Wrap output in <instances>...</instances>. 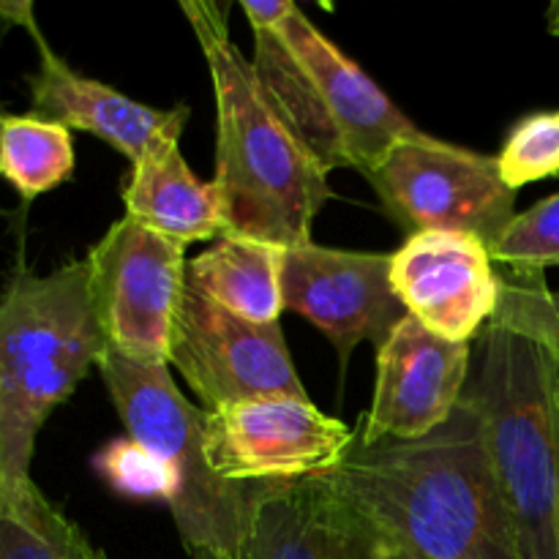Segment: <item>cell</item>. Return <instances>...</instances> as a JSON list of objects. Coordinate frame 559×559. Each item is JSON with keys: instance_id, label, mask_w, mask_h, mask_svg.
<instances>
[{"instance_id": "obj_1", "label": "cell", "mask_w": 559, "mask_h": 559, "mask_svg": "<svg viewBox=\"0 0 559 559\" xmlns=\"http://www.w3.org/2000/svg\"><path fill=\"white\" fill-rule=\"evenodd\" d=\"M317 489L328 513L366 538L424 559H522L484 420L462 396L456 413L420 440L353 451Z\"/></svg>"}, {"instance_id": "obj_2", "label": "cell", "mask_w": 559, "mask_h": 559, "mask_svg": "<svg viewBox=\"0 0 559 559\" xmlns=\"http://www.w3.org/2000/svg\"><path fill=\"white\" fill-rule=\"evenodd\" d=\"M205 52L216 96V175L227 235L295 249L333 197L328 169L273 109L251 60L233 44L227 3H180Z\"/></svg>"}, {"instance_id": "obj_3", "label": "cell", "mask_w": 559, "mask_h": 559, "mask_svg": "<svg viewBox=\"0 0 559 559\" xmlns=\"http://www.w3.org/2000/svg\"><path fill=\"white\" fill-rule=\"evenodd\" d=\"M107 338L91 293V265L74 260L38 276L16 262L0 295V486L33 484L36 437L98 366Z\"/></svg>"}, {"instance_id": "obj_4", "label": "cell", "mask_w": 559, "mask_h": 559, "mask_svg": "<svg viewBox=\"0 0 559 559\" xmlns=\"http://www.w3.org/2000/svg\"><path fill=\"white\" fill-rule=\"evenodd\" d=\"M464 399L478 409L522 559H559V420L551 349L491 320Z\"/></svg>"}, {"instance_id": "obj_5", "label": "cell", "mask_w": 559, "mask_h": 559, "mask_svg": "<svg viewBox=\"0 0 559 559\" xmlns=\"http://www.w3.org/2000/svg\"><path fill=\"white\" fill-rule=\"evenodd\" d=\"M96 369L131 440L178 475V500L169 511L186 551L233 555L249 527L257 486L229 484L213 473L205 456V409L178 391L167 364H142L104 349Z\"/></svg>"}, {"instance_id": "obj_6", "label": "cell", "mask_w": 559, "mask_h": 559, "mask_svg": "<svg viewBox=\"0 0 559 559\" xmlns=\"http://www.w3.org/2000/svg\"><path fill=\"white\" fill-rule=\"evenodd\" d=\"M393 222L409 235L462 233L491 246L516 218L497 156L415 131L364 175Z\"/></svg>"}, {"instance_id": "obj_7", "label": "cell", "mask_w": 559, "mask_h": 559, "mask_svg": "<svg viewBox=\"0 0 559 559\" xmlns=\"http://www.w3.org/2000/svg\"><path fill=\"white\" fill-rule=\"evenodd\" d=\"M167 366L205 413L260 399H309L278 325H254L186 282L169 333Z\"/></svg>"}, {"instance_id": "obj_8", "label": "cell", "mask_w": 559, "mask_h": 559, "mask_svg": "<svg viewBox=\"0 0 559 559\" xmlns=\"http://www.w3.org/2000/svg\"><path fill=\"white\" fill-rule=\"evenodd\" d=\"M85 260L107 349L142 364H167L169 333L186 289V246L123 216Z\"/></svg>"}, {"instance_id": "obj_9", "label": "cell", "mask_w": 559, "mask_h": 559, "mask_svg": "<svg viewBox=\"0 0 559 559\" xmlns=\"http://www.w3.org/2000/svg\"><path fill=\"white\" fill-rule=\"evenodd\" d=\"M358 431L309 399H260L207 413L205 456L229 484L278 486L320 478L344 462Z\"/></svg>"}, {"instance_id": "obj_10", "label": "cell", "mask_w": 559, "mask_h": 559, "mask_svg": "<svg viewBox=\"0 0 559 559\" xmlns=\"http://www.w3.org/2000/svg\"><path fill=\"white\" fill-rule=\"evenodd\" d=\"M284 306L331 338L347 369L360 342L377 349L407 317L391 284V254L304 243L284 251Z\"/></svg>"}, {"instance_id": "obj_11", "label": "cell", "mask_w": 559, "mask_h": 559, "mask_svg": "<svg viewBox=\"0 0 559 559\" xmlns=\"http://www.w3.org/2000/svg\"><path fill=\"white\" fill-rule=\"evenodd\" d=\"M391 284L413 320L459 344L484 333L502 298L489 246L462 233L409 235L391 254Z\"/></svg>"}, {"instance_id": "obj_12", "label": "cell", "mask_w": 559, "mask_h": 559, "mask_svg": "<svg viewBox=\"0 0 559 559\" xmlns=\"http://www.w3.org/2000/svg\"><path fill=\"white\" fill-rule=\"evenodd\" d=\"M469 344L448 342L404 317L377 349V388L358 442L420 440L448 424L469 380Z\"/></svg>"}, {"instance_id": "obj_13", "label": "cell", "mask_w": 559, "mask_h": 559, "mask_svg": "<svg viewBox=\"0 0 559 559\" xmlns=\"http://www.w3.org/2000/svg\"><path fill=\"white\" fill-rule=\"evenodd\" d=\"M38 49V69L27 76L31 87V115L41 120L85 131L112 145L131 164L151 145L167 136L183 134L189 123V107L153 109L147 104L123 96L104 82L82 76L47 44L38 22L31 27Z\"/></svg>"}, {"instance_id": "obj_14", "label": "cell", "mask_w": 559, "mask_h": 559, "mask_svg": "<svg viewBox=\"0 0 559 559\" xmlns=\"http://www.w3.org/2000/svg\"><path fill=\"white\" fill-rule=\"evenodd\" d=\"M278 31L320 87L347 147L349 167L366 175L399 140L420 131L355 60L317 31L304 9L293 5Z\"/></svg>"}, {"instance_id": "obj_15", "label": "cell", "mask_w": 559, "mask_h": 559, "mask_svg": "<svg viewBox=\"0 0 559 559\" xmlns=\"http://www.w3.org/2000/svg\"><path fill=\"white\" fill-rule=\"evenodd\" d=\"M180 136L147 147L123 183L126 216L153 233L189 246L227 235L216 186L194 175L180 153Z\"/></svg>"}, {"instance_id": "obj_16", "label": "cell", "mask_w": 559, "mask_h": 559, "mask_svg": "<svg viewBox=\"0 0 559 559\" xmlns=\"http://www.w3.org/2000/svg\"><path fill=\"white\" fill-rule=\"evenodd\" d=\"M284 251L265 240L224 235L186 267V282L254 325H278L284 306Z\"/></svg>"}, {"instance_id": "obj_17", "label": "cell", "mask_w": 559, "mask_h": 559, "mask_svg": "<svg viewBox=\"0 0 559 559\" xmlns=\"http://www.w3.org/2000/svg\"><path fill=\"white\" fill-rule=\"evenodd\" d=\"M191 559H333V535L317 480L257 486L249 527L227 557Z\"/></svg>"}, {"instance_id": "obj_18", "label": "cell", "mask_w": 559, "mask_h": 559, "mask_svg": "<svg viewBox=\"0 0 559 559\" xmlns=\"http://www.w3.org/2000/svg\"><path fill=\"white\" fill-rule=\"evenodd\" d=\"M254 31V74L293 134L311 151V156L331 173L336 167H349L347 147L328 112L309 71L304 69L287 38L276 27H251Z\"/></svg>"}, {"instance_id": "obj_19", "label": "cell", "mask_w": 559, "mask_h": 559, "mask_svg": "<svg viewBox=\"0 0 559 559\" xmlns=\"http://www.w3.org/2000/svg\"><path fill=\"white\" fill-rule=\"evenodd\" d=\"M96 551L36 484L0 486V559H93Z\"/></svg>"}, {"instance_id": "obj_20", "label": "cell", "mask_w": 559, "mask_h": 559, "mask_svg": "<svg viewBox=\"0 0 559 559\" xmlns=\"http://www.w3.org/2000/svg\"><path fill=\"white\" fill-rule=\"evenodd\" d=\"M74 142L66 126L36 115H5L0 134V175L25 202L58 189L74 175Z\"/></svg>"}, {"instance_id": "obj_21", "label": "cell", "mask_w": 559, "mask_h": 559, "mask_svg": "<svg viewBox=\"0 0 559 559\" xmlns=\"http://www.w3.org/2000/svg\"><path fill=\"white\" fill-rule=\"evenodd\" d=\"M491 260L500 271L511 273H546V267H559V194L516 213L511 227L491 246Z\"/></svg>"}, {"instance_id": "obj_22", "label": "cell", "mask_w": 559, "mask_h": 559, "mask_svg": "<svg viewBox=\"0 0 559 559\" xmlns=\"http://www.w3.org/2000/svg\"><path fill=\"white\" fill-rule=\"evenodd\" d=\"M93 464L102 473V478L123 497L158 500L167 502V506L178 500L180 484L175 469L131 437L104 445L93 459Z\"/></svg>"}, {"instance_id": "obj_23", "label": "cell", "mask_w": 559, "mask_h": 559, "mask_svg": "<svg viewBox=\"0 0 559 559\" xmlns=\"http://www.w3.org/2000/svg\"><path fill=\"white\" fill-rule=\"evenodd\" d=\"M497 164L502 180L513 191L559 175V109L533 112L519 120L508 134Z\"/></svg>"}, {"instance_id": "obj_24", "label": "cell", "mask_w": 559, "mask_h": 559, "mask_svg": "<svg viewBox=\"0 0 559 559\" xmlns=\"http://www.w3.org/2000/svg\"><path fill=\"white\" fill-rule=\"evenodd\" d=\"M502 298L495 320L533 333L549 349L559 347V293L546 287L544 273L500 271Z\"/></svg>"}, {"instance_id": "obj_25", "label": "cell", "mask_w": 559, "mask_h": 559, "mask_svg": "<svg viewBox=\"0 0 559 559\" xmlns=\"http://www.w3.org/2000/svg\"><path fill=\"white\" fill-rule=\"evenodd\" d=\"M322 508H325V502H322ZM328 522H331L333 535V559H424L407 555V551L393 549V546L380 544V540L366 538L364 533L347 527V524H342L338 519H333L331 513H328Z\"/></svg>"}, {"instance_id": "obj_26", "label": "cell", "mask_w": 559, "mask_h": 559, "mask_svg": "<svg viewBox=\"0 0 559 559\" xmlns=\"http://www.w3.org/2000/svg\"><path fill=\"white\" fill-rule=\"evenodd\" d=\"M293 0H240L246 20L251 27H276L293 9Z\"/></svg>"}, {"instance_id": "obj_27", "label": "cell", "mask_w": 559, "mask_h": 559, "mask_svg": "<svg viewBox=\"0 0 559 559\" xmlns=\"http://www.w3.org/2000/svg\"><path fill=\"white\" fill-rule=\"evenodd\" d=\"M36 25V9L31 0H0V41L9 36L14 27H31Z\"/></svg>"}, {"instance_id": "obj_28", "label": "cell", "mask_w": 559, "mask_h": 559, "mask_svg": "<svg viewBox=\"0 0 559 559\" xmlns=\"http://www.w3.org/2000/svg\"><path fill=\"white\" fill-rule=\"evenodd\" d=\"M546 25H549V33L559 36V0H557V3H551L549 9H546Z\"/></svg>"}, {"instance_id": "obj_29", "label": "cell", "mask_w": 559, "mask_h": 559, "mask_svg": "<svg viewBox=\"0 0 559 559\" xmlns=\"http://www.w3.org/2000/svg\"><path fill=\"white\" fill-rule=\"evenodd\" d=\"M551 358H555V404H557V420H559V347L551 349Z\"/></svg>"}, {"instance_id": "obj_30", "label": "cell", "mask_w": 559, "mask_h": 559, "mask_svg": "<svg viewBox=\"0 0 559 559\" xmlns=\"http://www.w3.org/2000/svg\"><path fill=\"white\" fill-rule=\"evenodd\" d=\"M3 120H5V112L0 115V134H3ZM0 178H3V175H0Z\"/></svg>"}, {"instance_id": "obj_31", "label": "cell", "mask_w": 559, "mask_h": 559, "mask_svg": "<svg viewBox=\"0 0 559 559\" xmlns=\"http://www.w3.org/2000/svg\"><path fill=\"white\" fill-rule=\"evenodd\" d=\"M93 559H109V557L104 555V551H96V557H93Z\"/></svg>"}, {"instance_id": "obj_32", "label": "cell", "mask_w": 559, "mask_h": 559, "mask_svg": "<svg viewBox=\"0 0 559 559\" xmlns=\"http://www.w3.org/2000/svg\"><path fill=\"white\" fill-rule=\"evenodd\" d=\"M3 109H5V107H3V102H0V115H3Z\"/></svg>"}]
</instances>
